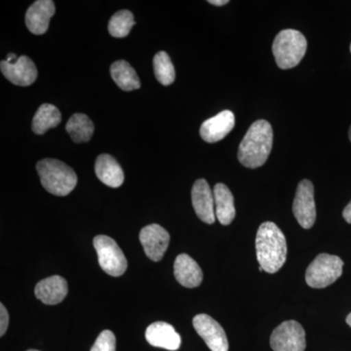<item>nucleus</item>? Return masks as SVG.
<instances>
[{
  "mask_svg": "<svg viewBox=\"0 0 351 351\" xmlns=\"http://www.w3.org/2000/svg\"><path fill=\"white\" fill-rule=\"evenodd\" d=\"M110 75L113 82L123 91H133L141 87L140 78L135 69L128 62L117 61L110 66Z\"/></svg>",
  "mask_w": 351,
  "mask_h": 351,
  "instance_id": "20",
  "label": "nucleus"
},
{
  "mask_svg": "<svg viewBox=\"0 0 351 351\" xmlns=\"http://www.w3.org/2000/svg\"><path fill=\"white\" fill-rule=\"evenodd\" d=\"M307 41L304 34L295 29H284L277 34L272 52L277 66L282 69L295 68L306 55Z\"/></svg>",
  "mask_w": 351,
  "mask_h": 351,
  "instance_id": "4",
  "label": "nucleus"
},
{
  "mask_svg": "<svg viewBox=\"0 0 351 351\" xmlns=\"http://www.w3.org/2000/svg\"><path fill=\"white\" fill-rule=\"evenodd\" d=\"M55 11L56 8L52 0H38L34 2L25 13V25L29 31L36 36L45 34Z\"/></svg>",
  "mask_w": 351,
  "mask_h": 351,
  "instance_id": "13",
  "label": "nucleus"
},
{
  "mask_svg": "<svg viewBox=\"0 0 351 351\" xmlns=\"http://www.w3.org/2000/svg\"><path fill=\"white\" fill-rule=\"evenodd\" d=\"M68 282L62 276L47 277L39 281L34 289V294L43 304L54 306L64 301L68 295Z\"/></svg>",
  "mask_w": 351,
  "mask_h": 351,
  "instance_id": "16",
  "label": "nucleus"
},
{
  "mask_svg": "<svg viewBox=\"0 0 351 351\" xmlns=\"http://www.w3.org/2000/svg\"><path fill=\"white\" fill-rule=\"evenodd\" d=\"M117 339L114 334L110 330H105L99 335L90 351H115Z\"/></svg>",
  "mask_w": 351,
  "mask_h": 351,
  "instance_id": "25",
  "label": "nucleus"
},
{
  "mask_svg": "<svg viewBox=\"0 0 351 351\" xmlns=\"http://www.w3.org/2000/svg\"><path fill=\"white\" fill-rule=\"evenodd\" d=\"M98 254L100 267L108 276H121L126 271L128 263L123 252L115 240L107 235H98L93 241Z\"/></svg>",
  "mask_w": 351,
  "mask_h": 351,
  "instance_id": "6",
  "label": "nucleus"
},
{
  "mask_svg": "<svg viewBox=\"0 0 351 351\" xmlns=\"http://www.w3.org/2000/svg\"><path fill=\"white\" fill-rule=\"evenodd\" d=\"M18 59H19V58L16 56L15 54H13V53H10V54H8V56H7L6 61L8 62V63L14 64L18 61Z\"/></svg>",
  "mask_w": 351,
  "mask_h": 351,
  "instance_id": "29",
  "label": "nucleus"
},
{
  "mask_svg": "<svg viewBox=\"0 0 351 351\" xmlns=\"http://www.w3.org/2000/svg\"><path fill=\"white\" fill-rule=\"evenodd\" d=\"M256 251L258 265L267 274H276L287 258V242L280 228L265 221L258 228L256 237Z\"/></svg>",
  "mask_w": 351,
  "mask_h": 351,
  "instance_id": "1",
  "label": "nucleus"
},
{
  "mask_svg": "<svg viewBox=\"0 0 351 351\" xmlns=\"http://www.w3.org/2000/svg\"><path fill=\"white\" fill-rule=\"evenodd\" d=\"M145 339L152 346L171 351L179 350L182 343L181 336L175 328L162 321L152 323L147 328Z\"/></svg>",
  "mask_w": 351,
  "mask_h": 351,
  "instance_id": "15",
  "label": "nucleus"
},
{
  "mask_svg": "<svg viewBox=\"0 0 351 351\" xmlns=\"http://www.w3.org/2000/svg\"><path fill=\"white\" fill-rule=\"evenodd\" d=\"M174 276L178 282L186 288L198 287L203 280L199 265L186 254H181L176 258Z\"/></svg>",
  "mask_w": 351,
  "mask_h": 351,
  "instance_id": "17",
  "label": "nucleus"
},
{
  "mask_svg": "<svg viewBox=\"0 0 351 351\" xmlns=\"http://www.w3.org/2000/svg\"><path fill=\"white\" fill-rule=\"evenodd\" d=\"M274 143V132L269 122L260 119L252 124L240 143L239 160L245 167L255 169L267 162Z\"/></svg>",
  "mask_w": 351,
  "mask_h": 351,
  "instance_id": "2",
  "label": "nucleus"
},
{
  "mask_svg": "<svg viewBox=\"0 0 351 351\" xmlns=\"http://www.w3.org/2000/svg\"><path fill=\"white\" fill-rule=\"evenodd\" d=\"M343 219L351 225V201L348 203V206L345 208V210H343Z\"/></svg>",
  "mask_w": 351,
  "mask_h": 351,
  "instance_id": "27",
  "label": "nucleus"
},
{
  "mask_svg": "<svg viewBox=\"0 0 351 351\" xmlns=\"http://www.w3.org/2000/svg\"><path fill=\"white\" fill-rule=\"evenodd\" d=\"M95 172L101 182L110 188H119L124 182L121 166L110 154H101L95 163Z\"/></svg>",
  "mask_w": 351,
  "mask_h": 351,
  "instance_id": "18",
  "label": "nucleus"
},
{
  "mask_svg": "<svg viewBox=\"0 0 351 351\" xmlns=\"http://www.w3.org/2000/svg\"><path fill=\"white\" fill-rule=\"evenodd\" d=\"M270 346L274 351H304L306 332L297 321H285L272 332Z\"/></svg>",
  "mask_w": 351,
  "mask_h": 351,
  "instance_id": "7",
  "label": "nucleus"
},
{
  "mask_svg": "<svg viewBox=\"0 0 351 351\" xmlns=\"http://www.w3.org/2000/svg\"><path fill=\"white\" fill-rule=\"evenodd\" d=\"M9 325V314L3 304H0V336L3 337Z\"/></svg>",
  "mask_w": 351,
  "mask_h": 351,
  "instance_id": "26",
  "label": "nucleus"
},
{
  "mask_svg": "<svg viewBox=\"0 0 351 351\" xmlns=\"http://www.w3.org/2000/svg\"><path fill=\"white\" fill-rule=\"evenodd\" d=\"M191 201L196 215L201 221L212 225L216 219L214 193L206 180H197L191 189Z\"/></svg>",
  "mask_w": 351,
  "mask_h": 351,
  "instance_id": "11",
  "label": "nucleus"
},
{
  "mask_svg": "<svg viewBox=\"0 0 351 351\" xmlns=\"http://www.w3.org/2000/svg\"><path fill=\"white\" fill-rule=\"evenodd\" d=\"M0 69L7 80L18 86H29L38 78L36 64L27 56H21L14 64L3 60L0 63Z\"/></svg>",
  "mask_w": 351,
  "mask_h": 351,
  "instance_id": "12",
  "label": "nucleus"
},
{
  "mask_svg": "<svg viewBox=\"0 0 351 351\" xmlns=\"http://www.w3.org/2000/svg\"><path fill=\"white\" fill-rule=\"evenodd\" d=\"M136 25L133 14L129 10H120L110 18L108 32L113 38H126Z\"/></svg>",
  "mask_w": 351,
  "mask_h": 351,
  "instance_id": "24",
  "label": "nucleus"
},
{
  "mask_svg": "<svg viewBox=\"0 0 351 351\" xmlns=\"http://www.w3.org/2000/svg\"><path fill=\"white\" fill-rule=\"evenodd\" d=\"M154 69L156 80L164 86H168L175 82L174 64L167 53L164 51L157 53L154 59Z\"/></svg>",
  "mask_w": 351,
  "mask_h": 351,
  "instance_id": "23",
  "label": "nucleus"
},
{
  "mask_svg": "<svg viewBox=\"0 0 351 351\" xmlns=\"http://www.w3.org/2000/svg\"><path fill=\"white\" fill-rule=\"evenodd\" d=\"M215 213L221 225L228 226L235 218L234 197L226 184H217L214 188Z\"/></svg>",
  "mask_w": 351,
  "mask_h": 351,
  "instance_id": "19",
  "label": "nucleus"
},
{
  "mask_svg": "<svg viewBox=\"0 0 351 351\" xmlns=\"http://www.w3.org/2000/svg\"><path fill=\"white\" fill-rule=\"evenodd\" d=\"M140 241L145 255L154 262H159L169 246L170 235L162 226L152 223L141 230Z\"/></svg>",
  "mask_w": 351,
  "mask_h": 351,
  "instance_id": "10",
  "label": "nucleus"
},
{
  "mask_svg": "<svg viewBox=\"0 0 351 351\" xmlns=\"http://www.w3.org/2000/svg\"><path fill=\"white\" fill-rule=\"evenodd\" d=\"M348 136H350V142H351V126H350V133H348Z\"/></svg>",
  "mask_w": 351,
  "mask_h": 351,
  "instance_id": "31",
  "label": "nucleus"
},
{
  "mask_svg": "<svg viewBox=\"0 0 351 351\" xmlns=\"http://www.w3.org/2000/svg\"><path fill=\"white\" fill-rule=\"evenodd\" d=\"M36 170L41 184L51 195H68L77 184V176L73 168L57 159H43L36 164Z\"/></svg>",
  "mask_w": 351,
  "mask_h": 351,
  "instance_id": "3",
  "label": "nucleus"
},
{
  "mask_svg": "<svg viewBox=\"0 0 351 351\" xmlns=\"http://www.w3.org/2000/svg\"><path fill=\"white\" fill-rule=\"evenodd\" d=\"M27 351H39V350H27Z\"/></svg>",
  "mask_w": 351,
  "mask_h": 351,
  "instance_id": "32",
  "label": "nucleus"
},
{
  "mask_svg": "<svg viewBox=\"0 0 351 351\" xmlns=\"http://www.w3.org/2000/svg\"><path fill=\"white\" fill-rule=\"evenodd\" d=\"M210 4H212V5L215 6H223L226 5V4H228V0H209Z\"/></svg>",
  "mask_w": 351,
  "mask_h": 351,
  "instance_id": "28",
  "label": "nucleus"
},
{
  "mask_svg": "<svg viewBox=\"0 0 351 351\" xmlns=\"http://www.w3.org/2000/svg\"><path fill=\"white\" fill-rule=\"evenodd\" d=\"M235 125V117L230 110H223L207 119L200 127V136L205 142L213 144L225 138Z\"/></svg>",
  "mask_w": 351,
  "mask_h": 351,
  "instance_id": "14",
  "label": "nucleus"
},
{
  "mask_svg": "<svg viewBox=\"0 0 351 351\" xmlns=\"http://www.w3.org/2000/svg\"><path fill=\"white\" fill-rule=\"evenodd\" d=\"M343 262L338 256L320 254L308 265L306 272L307 285L311 288H326L336 282L343 274Z\"/></svg>",
  "mask_w": 351,
  "mask_h": 351,
  "instance_id": "5",
  "label": "nucleus"
},
{
  "mask_svg": "<svg viewBox=\"0 0 351 351\" xmlns=\"http://www.w3.org/2000/svg\"><path fill=\"white\" fill-rule=\"evenodd\" d=\"M346 323H348L351 328V313L348 314V317H346Z\"/></svg>",
  "mask_w": 351,
  "mask_h": 351,
  "instance_id": "30",
  "label": "nucleus"
},
{
  "mask_svg": "<svg viewBox=\"0 0 351 351\" xmlns=\"http://www.w3.org/2000/svg\"><path fill=\"white\" fill-rule=\"evenodd\" d=\"M193 327L212 351H228L225 330L211 316L198 314L193 320Z\"/></svg>",
  "mask_w": 351,
  "mask_h": 351,
  "instance_id": "9",
  "label": "nucleus"
},
{
  "mask_svg": "<svg viewBox=\"0 0 351 351\" xmlns=\"http://www.w3.org/2000/svg\"><path fill=\"white\" fill-rule=\"evenodd\" d=\"M62 115L55 106L43 104L32 119V131L38 135H43L49 129L55 128L61 123Z\"/></svg>",
  "mask_w": 351,
  "mask_h": 351,
  "instance_id": "21",
  "label": "nucleus"
},
{
  "mask_svg": "<svg viewBox=\"0 0 351 351\" xmlns=\"http://www.w3.org/2000/svg\"><path fill=\"white\" fill-rule=\"evenodd\" d=\"M293 213L302 228H313L316 219L315 201H314L313 184L308 180H302L298 186Z\"/></svg>",
  "mask_w": 351,
  "mask_h": 351,
  "instance_id": "8",
  "label": "nucleus"
},
{
  "mask_svg": "<svg viewBox=\"0 0 351 351\" xmlns=\"http://www.w3.org/2000/svg\"><path fill=\"white\" fill-rule=\"evenodd\" d=\"M350 51H351V45H350Z\"/></svg>",
  "mask_w": 351,
  "mask_h": 351,
  "instance_id": "33",
  "label": "nucleus"
},
{
  "mask_svg": "<svg viewBox=\"0 0 351 351\" xmlns=\"http://www.w3.org/2000/svg\"><path fill=\"white\" fill-rule=\"evenodd\" d=\"M66 129L71 140L80 144L91 140L94 133V124L86 114L75 113L69 119Z\"/></svg>",
  "mask_w": 351,
  "mask_h": 351,
  "instance_id": "22",
  "label": "nucleus"
}]
</instances>
